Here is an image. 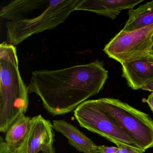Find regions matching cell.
<instances>
[{
    "label": "cell",
    "instance_id": "11",
    "mask_svg": "<svg viewBox=\"0 0 153 153\" xmlns=\"http://www.w3.org/2000/svg\"><path fill=\"white\" fill-rule=\"evenodd\" d=\"M49 1L43 0H17L12 1L1 8L0 16L8 21L24 16L33 10L40 9L47 5Z\"/></svg>",
    "mask_w": 153,
    "mask_h": 153
},
{
    "label": "cell",
    "instance_id": "17",
    "mask_svg": "<svg viewBox=\"0 0 153 153\" xmlns=\"http://www.w3.org/2000/svg\"><path fill=\"white\" fill-rule=\"evenodd\" d=\"M141 89L150 91V92H153V81L143 85L141 87Z\"/></svg>",
    "mask_w": 153,
    "mask_h": 153
},
{
    "label": "cell",
    "instance_id": "1",
    "mask_svg": "<svg viewBox=\"0 0 153 153\" xmlns=\"http://www.w3.org/2000/svg\"><path fill=\"white\" fill-rule=\"evenodd\" d=\"M108 78L102 62L96 61L62 69L35 71L27 87L29 94L37 95L50 114L62 115L97 94Z\"/></svg>",
    "mask_w": 153,
    "mask_h": 153
},
{
    "label": "cell",
    "instance_id": "20",
    "mask_svg": "<svg viewBox=\"0 0 153 153\" xmlns=\"http://www.w3.org/2000/svg\"><path fill=\"white\" fill-rule=\"evenodd\" d=\"M149 54L151 56H153V38H152V45L151 46V49H150V52H149Z\"/></svg>",
    "mask_w": 153,
    "mask_h": 153
},
{
    "label": "cell",
    "instance_id": "12",
    "mask_svg": "<svg viewBox=\"0 0 153 153\" xmlns=\"http://www.w3.org/2000/svg\"><path fill=\"white\" fill-rule=\"evenodd\" d=\"M31 126V118L23 114L19 116L6 131V144L16 149H19L27 137Z\"/></svg>",
    "mask_w": 153,
    "mask_h": 153
},
{
    "label": "cell",
    "instance_id": "8",
    "mask_svg": "<svg viewBox=\"0 0 153 153\" xmlns=\"http://www.w3.org/2000/svg\"><path fill=\"white\" fill-rule=\"evenodd\" d=\"M121 65L122 76L131 89H141L143 85L153 81V56L150 54Z\"/></svg>",
    "mask_w": 153,
    "mask_h": 153
},
{
    "label": "cell",
    "instance_id": "21",
    "mask_svg": "<svg viewBox=\"0 0 153 153\" xmlns=\"http://www.w3.org/2000/svg\"></svg>",
    "mask_w": 153,
    "mask_h": 153
},
{
    "label": "cell",
    "instance_id": "14",
    "mask_svg": "<svg viewBox=\"0 0 153 153\" xmlns=\"http://www.w3.org/2000/svg\"><path fill=\"white\" fill-rule=\"evenodd\" d=\"M117 146L118 149L115 153H144L146 151L125 144H118Z\"/></svg>",
    "mask_w": 153,
    "mask_h": 153
},
{
    "label": "cell",
    "instance_id": "9",
    "mask_svg": "<svg viewBox=\"0 0 153 153\" xmlns=\"http://www.w3.org/2000/svg\"><path fill=\"white\" fill-rule=\"evenodd\" d=\"M144 0H83L76 10L94 12L114 19L125 10L133 9Z\"/></svg>",
    "mask_w": 153,
    "mask_h": 153
},
{
    "label": "cell",
    "instance_id": "15",
    "mask_svg": "<svg viewBox=\"0 0 153 153\" xmlns=\"http://www.w3.org/2000/svg\"><path fill=\"white\" fill-rule=\"evenodd\" d=\"M0 153H22L20 149H16L9 146L5 140L1 137L0 138Z\"/></svg>",
    "mask_w": 153,
    "mask_h": 153
},
{
    "label": "cell",
    "instance_id": "19",
    "mask_svg": "<svg viewBox=\"0 0 153 153\" xmlns=\"http://www.w3.org/2000/svg\"><path fill=\"white\" fill-rule=\"evenodd\" d=\"M41 153H55V149H54L53 147H52L50 149H48L47 151L42 152Z\"/></svg>",
    "mask_w": 153,
    "mask_h": 153
},
{
    "label": "cell",
    "instance_id": "10",
    "mask_svg": "<svg viewBox=\"0 0 153 153\" xmlns=\"http://www.w3.org/2000/svg\"><path fill=\"white\" fill-rule=\"evenodd\" d=\"M53 128L65 136L73 147L83 153H98L97 146L76 127L63 120H54Z\"/></svg>",
    "mask_w": 153,
    "mask_h": 153
},
{
    "label": "cell",
    "instance_id": "18",
    "mask_svg": "<svg viewBox=\"0 0 153 153\" xmlns=\"http://www.w3.org/2000/svg\"><path fill=\"white\" fill-rule=\"evenodd\" d=\"M146 102L147 103L150 109L153 112V93H151L147 99L146 100Z\"/></svg>",
    "mask_w": 153,
    "mask_h": 153
},
{
    "label": "cell",
    "instance_id": "5",
    "mask_svg": "<svg viewBox=\"0 0 153 153\" xmlns=\"http://www.w3.org/2000/svg\"><path fill=\"white\" fill-rule=\"evenodd\" d=\"M74 115L81 127L116 145L125 144L142 149L101 105L98 99L86 101L74 111Z\"/></svg>",
    "mask_w": 153,
    "mask_h": 153
},
{
    "label": "cell",
    "instance_id": "6",
    "mask_svg": "<svg viewBox=\"0 0 153 153\" xmlns=\"http://www.w3.org/2000/svg\"><path fill=\"white\" fill-rule=\"evenodd\" d=\"M153 24L129 32L120 31L103 51L108 57L122 64L149 55L152 45Z\"/></svg>",
    "mask_w": 153,
    "mask_h": 153
},
{
    "label": "cell",
    "instance_id": "2",
    "mask_svg": "<svg viewBox=\"0 0 153 153\" xmlns=\"http://www.w3.org/2000/svg\"><path fill=\"white\" fill-rule=\"evenodd\" d=\"M28 87L21 77L16 49L6 42L0 45V131L6 132L25 114L29 104Z\"/></svg>",
    "mask_w": 153,
    "mask_h": 153
},
{
    "label": "cell",
    "instance_id": "16",
    "mask_svg": "<svg viewBox=\"0 0 153 153\" xmlns=\"http://www.w3.org/2000/svg\"><path fill=\"white\" fill-rule=\"evenodd\" d=\"M98 153H115L118 150V148L115 147H108L105 146H97Z\"/></svg>",
    "mask_w": 153,
    "mask_h": 153
},
{
    "label": "cell",
    "instance_id": "13",
    "mask_svg": "<svg viewBox=\"0 0 153 153\" xmlns=\"http://www.w3.org/2000/svg\"><path fill=\"white\" fill-rule=\"evenodd\" d=\"M128 19L122 31L129 32L153 24V1L140 5L136 9L129 10Z\"/></svg>",
    "mask_w": 153,
    "mask_h": 153
},
{
    "label": "cell",
    "instance_id": "3",
    "mask_svg": "<svg viewBox=\"0 0 153 153\" xmlns=\"http://www.w3.org/2000/svg\"><path fill=\"white\" fill-rule=\"evenodd\" d=\"M83 1V0H50L46 8L39 15L8 21L6 28L8 43L14 46L18 45L33 35L53 29L65 22Z\"/></svg>",
    "mask_w": 153,
    "mask_h": 153
},
{
    "label": "cell",
    "instance_id": "7",
    "mask_svg": "<svg viewBox=\"0 0 153 153\" xmlns=\"http://www.w3.org/2000/svg\"><path fill=\"white\" fill-rule=\"evenodd\" d=\"M53 124L41 115L31 118L27 137L21 148L22 153H41L53 147Z\"/></svg>",
    "mask_w": 153,
    "mask_h": 153
},
{
    "label": "cell",
    "instance_id": "4",
    "mask_svg": "<svg viewBox=\"0 0 153 153\" xmlns=\"http://www.w3.org/2000/svg\"><path fill=\"white\" fill-rule=\"evenodd\" d=\"M98 100L139 146L145 151L153 147V120L149 114L118 99L102 98Z\"/></svg>",
    "mask_w": 153,
    "mask_h": 153
}]
</instances>
